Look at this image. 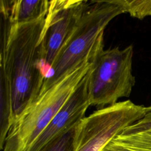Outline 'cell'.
I'll return each mask as SVG.
<instances>
[{"instance_id": "obj_6", "label": "cell", "mask_w": 151, "mask_h": 151, "mask_svg": "<svg viewBox=\"0 0 151 151\" xmlns=\"http://www.w3.org/2000/svg\"><path fill=\"white\" fill-rule=\"evenodd\" d=\"M89 4L87 0L50 1L42 38L44 68L49 69Z\"/></svg>"}, {"instance_id": "obj_11", "label": "cell", "mask_w": 151, "mask_h": 151, "mask_svg": "<svg viewBox=\"0 0 151 151\" xmlns=\"http://www.w3.org/2000/svg\"><path fill=\"white\" fill-rule=\"evenodd\" d=\"M125 12L130 16L142 19L151 16V0H117Z\"/></svg>"}, {"instance_id": "obj_13", "label": "cell", "mask_w": 151, "mask_h": 151, "mask_svg": "<svg viewBox=\"0 0 151 151\" xmlns=\"http://www.w3.org/2000/svg\"><path fill=\"white\" fill-rule=\"evenodd\" d=\"M102 151H137L111 143L110 142L102 150Z\"/></svg>"}, {"instance_id": "obj_14", "label": "cell", "mask_w": 151, "mask_h": 151, "mask_svg": "<svg viewBox=\"0 0 151 151\" xmlns=\"http://www.w3.org/2000/svg\"><path fill=\"white\" fill-rule=\"evenodd\" d=\"M146 111H147V113L151 111V105H150L148 107H146Z\"/></svg>"}, {"instance_id": "obj_5", "label": "cell", "mask_w": 151, "mask_h": 151, "mask_svg": "<svg viewBox=\"0 0 151 151\" xmlns=\"http://www.w3.org/2000/svg\"><path fill=\"white\" fill-rule=\"evenodd\" d=\"M146 113V107L129 100L98 109L76 126L72 151H102L124 129Z\"/></svg>"}, {"instance_id": "obj_10", "label": "cell", "mask_w": 151, "mask_h": 151, "mask_svg": "<svg viewBox=\"0 0 151 151\" xmlns=\"http://www.w3.org/2000/svg\"><path fill=\"white\" fill-rule=\"evenodd\" d=\"M14 122L11 92L8 80L0 69V149L3 150L5 139Z\"/></svg>"}, {"instance_id": "obj_8", "label": "cell", "mask_w": 151, "mask_h": 151, "mask_svg": "<svg viewBox=\"0 0 151 151\" xmlns=\"http://www.w3.org/2000/svg\"><path fill=\"white\" fill-rule=\"evenodd\" d=\"M49 4L47 0H1V17L15 24L34 22L47 15Z\"/></svg>"}, {"instance_id": "obj_9", "label": "cell", "mask_w": 151, "mask_h": 151, "mask_svg": "<svg viewBox=\"0 0 151 151\" xmlns=\"http://www.w3.org/2000/svg\"><path fill=\"white\" fill-rule=\"evenodd\" d=\"M110 142L137 151H151V111L124 129Z\"/></svg>"}, {"instance_id": "obj_2", "label": "cell", "mask_w": 151, "mask_h": 151, "mask_svg": "<svg viewBox=\"0 0 151 151\" xmlns=\"http://www.w3.org/2000/svg\"><path fill=\"white\" fill-rule=\"evenodd\" d=\"M100 38L88 56L45 90L11 126L5 139L3 151H27L67 100L78 84L88 73Z\"/></svg>"}, {"instance_id": "obj_3", "label": "cell", "mask_w": 151, "mask_h": 151, "mask_svg": "<svg viewBox=\"0 0 151 151\" xmlns=\"http://www.w3.org/2000/svg\"><path fill=\"white\" fill-rule=\"evenodd\" d=\"M125 13L116 1H91L48 70L45 90L79 65L89 54L109 22Z\"/></svg>"}, {"instance_id": "obj_7", "label": "cell", "mask_w": 151, "mask_h": 151, "mask_svg": "<svg viewBox=\"0 0 151 151\" xmlns=\"http://www.w3.org/2000/svg\"><path fill=\"white\" fill-rule=\"evenodd\" d=\"M92 67L27 151H47L85 117L90 106L89 81Z\"/></svg>"}, {"instance_id": "obj_1", "label": "cell", "mask_w": 151, "mask_h": 151, "mask_svg": "<svg viewBox=\"0 0 151 151\" xmlns=\"http://www.w3.org/2000/svg\"><path fill=\"white\" fill-rule=\"evenodd\" d=\"M45 17L23 24L1 17L0 69L11 88L13 123L38 96L45 78L42 50Z\"/></svg>"}, {"instance_id": "obj_12", "label": "cell", "mask_w": 151, "mask_h": 151, "mask_svg": "<svg viewBox=\"0 0 151 151\" xmlns=\"http://www.w3.org/2000/svg\"><path fill=\"white\" fill-rule=\"evenodd\" d=\"M74 129L57 140L47 151H72Z\"/></svg>"}, {"instance_id": "obj_4", "label": "cell", "mask_w": 151, "mask_h": 151, "mask_svg": "<svg viewBox=\"0 0 151 151\" xmlns=\"http://www.w3.org/2000/svg\"><path fill=\"white\" fill-rule=\"evenodd\" d=\"M104 35L96 50L89 81L90 105L98 109L117 103L129 97L135 84L132 74L133 47L104 50Z\"/></svg>"}]
</instances>
